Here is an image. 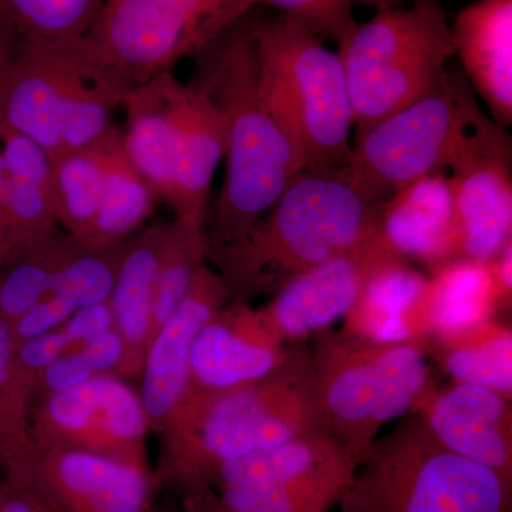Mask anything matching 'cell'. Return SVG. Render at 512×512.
<instances>
[{
	"mask_svg": "<svg viewBox=\"0 0 512 512\" xmlns=\"http://www.w3.org/2000/svg\"><path fill=\"white\" fill-rule=\"evenodd\" d=\"M320 430L311 353L303 342L289 343L284 362L259 382L229 392L188 389L157 433L154 480L178 494L211 487L222 464Z\"/></svg>",
	"mask_w": 512,
	"mask_h": 512,
	"instance_id": "cell-1",
	"label": "cell"
},
{
	"mask_svg": "<svg viewBox=\"0 0 512 512\" xmlns=\"http://www.w3.org/2000/svg\"><path fill=\"white\" fill-rule=\"evenodd\" d=\"M124 248L126 239L111 247L83 244L57 276L50 295L69 305L74 312L109 302Z\"/></svg>",
	"mask_w": 512,
	"mask_h": 512,
	"instance_id": "cell-34",
	"label": "cell"
},
{
	"mask_svg": "<svg viewBox=\"0 0 512 512\" xmlns=\"http://www.w3.org/2000/svg\"><path fill=\"white\" fill-rule=\"evenodd\" d=\"M0 512H53L35 488L0 478Z\"/></svg>",
	"mask_w": 512,
	"mask_h": 512,
	"instance_id": "cell-39",
	"label": "cell"
},
{
	"mask_svg": "<svg viewBox=\"0 0 512 512\" xmlns=\"http://www.w3.org/2000/svg\"><path fill=\"white\" fill-rule=\"evenodd\" d=\"M427 279L409 262L384 266L343 318V332L375 343H424L420 303Z\"/></svg>",
	"mask_w": 512,
	"mask_h": 512,
	"instance_id": "cell-26",
	"label": "cell"
},
{
	"mask_svg": "<svg viewBox=\"0 0 512 512\" xmlns=\"http://www.w3.org/2000/svg\"><path fill=\"white\" fill-rule=\"evenodd\" d=\"M30 487L53 512H156L150 468L86 451H37Z\"/></svg>",
	"mask_w": 512,
	"mask_h": 512,
	"instance_id": "cell-15",
	"label": "cell"
},
{
	"mask_svg": "<svg viewBox=\"0 0 512 512\" xmlns=\"http://www.w3.org/2000/svg\"><path fill=\"white\" fill-rule=\"evenodd\" d=\"M157 197L128 160L123 133L111 128L99 212L87 238L90 247H111L134 234L151 217Z\"/></svg>",
	"mask_w": 512,
	"mask_h": 512,
	"instance_id": "cell-27",
	"label": "cell"
},
{
	"mask_svg": "<svg viewBox=\"0 0 512 512\" xmlns=\"http://www.w3.org/2000/svg\"><path fill=\"white\" fill-rule=\"evenodd\" d=\"M16 39L18 37L13 35L12 30L5 23L0 22V119H2L3 100H5L13 56H15Z\"/></svg>",
	"mask_w": 512,
	"mask_h": 512,
	"instance_id": "cell-41",
	"label": "cell"
},
{
	"mask_svg": "<svg viewBox=\"0 0 512 512\" xmlns=\"http://www.w3.org/2000/svg\"><path fill=\"white\" fill-rule=\"evenodd\" d=\"M207 252V227L175 218L170 221L158 269L151 339L183 303L195 274L207 261Z\"/></svg>",
	"mask_w": 512,
	"mask_h": 512,
	"instance_id": "cell-32",
	"label": "cell"
},
{
	"mask_svg": "<svg viewBox=\"0 0 512 512\" xmlns=\"http://www.w3.org/2000/svg\"><path fill=\"white\" fill-rule=\"evenodd\" d=\"M0 150L6 174V259L60 225L49 154L35 141L3 126Z\"/></svg>",
	"mask_w": 512,
	"mask_h": 512,
	"instance_id": "cell-24",
	"label": "cell"
},
{
	"mask_svg": "<svg viewBox=\"0 0 512 512\" xmlns=\"http://www.w3.org/2000/svg\"><path fill=\"white\" fill-rule=\"evenodd\" d=\"M468 82L498 126L512 123V0H477L451 26Z\"/></svg>",
	"mask_w": 512,
	"mask_h": 512,
	"instance_id": "cell-21",
	"label": "cell"
},
{
	"mask_svg": "<svg viewBox=\"0 0 512 512\" xmlns=\"http://www.w3.org/2000/svg\"><path fill=\"white\" fill-rule=\"evenodd\" d=\"M259 89L305 170H342L352 156L348 80L338 52L288 15L252 20Z\"/></svg>",
	"mask_w": 512,
	"mask_h": 512,
	"instance_id": "cell-5",
	"label": "cell"
},
{
	"mask_svg": "<svg viewBox=\"0 0 512 512\" xmlns=\"http://www.w3.org/2000/svg\"><path fill=\"white\" fill-rule=\"evenodd\" d=\"M377 237L394 255L430 274L461 259L453 192L444 173L421 178L383 202Z\"/></svg>",
	"mask_w": 512,
	"mask_h": 512,
	"instance_id": "cell-19",
	"label": "cell"
},
{
	"mask_svg": "<svg viewBox=\"0 0 512 512\" xmlns=\"http://www.w3.org/2000/svg\"><path fill=\"white\" fill-rule=\"evenodd\" d=\"M382 204L357 190L345 168L303 170L241 237L208 249L207 261L229 302L252 303L375 237Z\"/></svg>",
	"mask_w": 512,
	"mask_h": 512,
	"instance_id": "cell-3",
	"label": "cell"
},
{
	"mask_svg": "<svg viewBox=\"0 0 512 512\" xmlns=\"http://www.w3.org/2000/svg\"><path fill=\"white\" fill-rule=\"evenodd\" d=\"M73 313L69 305L47 293L45 298L9 325L13 346L59 328Z\"/></svg>",
	"mask_w": 512,
	"mask_h": 512,
	"instance_id": "cell-37",
	"label": "cell"
},
{
	"mask_svg": "<svg viewBox=\"0 0 512 512\" xmlns=\"http://www.w3.org/2000/svg\"><path fill=\"white\" fill-rule=\"evenodd\" d=\"M416 413L448 450L512 480L511 399L454 383L447 389L434 386Z\"/></svg>",
	"mask_w": 512,
	"mask_h": 512,
	"instance_id": "cell-18",
	"label": "cell"
},
{
	"mask_svg": "<svg viewBox=\"0 0 512 512\" xmlns=\"http://www.w3.org/2000/svg\"><path fill=\"white\" fill-rule=\"evenodd\" d=\"M288 345L275 338L259 308L228 302L192 345V389L229 392L259 382L284 362Z\"/></svg>",
	"mask_w": 512,
	"mask_h": 512,
	"instance_id": "cell-17",
	"label": "cell"
},
{
	"mask_svg": "<svg viewBox=\"0 0 512 512\" xmlns=\"http://www.w3.org/2000/svg\"><path fill=\"white\" fill-rule=\"evenodd\" d=\"M484 117L470 82L446 69L429 93L356 134L345 173L382 204L407 185L444 173L461 138Z\"/></svg>",
	"mask_w": 512,
	"mask_h": 512,
	"instance_id": "cell-9",
	"label": "cell"
},
{
	"mask_svg": "<svg viewBox=\"0 0 512 512\" xmlns=\"http://www.w3.org/2000/svg\"><path fill=\"white\" fill-rule=\"evenodd\" d=\"M6 255V174L5 160L0 150V265Z\"/></svg>",
	"mask_w": 512,
	"mask_h": 512,
	"instance_id": "cell-42",
	"label": "cell"
},
{
	"mask_svg": "<svg viewBox=\"0 0 512 512\" xmlns=\"http://www.w3.org/2000/svg\"><path fill=\"white\" fill-rule=\"evenodd\" d=\"M491 262L457 259L429 275L420 303L424 343L456 338L510 305Z\"/></svg>",
	"mask_w": 512,
	"mask_h": 512,
	"instance_id": "cell-23",
	"label": "cell"
},
{
	"mask_svg": "<svg viewBox=\"0 0 512 512\" xmlns=\"http://www.w3.org/2000/svg\"><path fill=\"white\" fill-rule=\"evenodd\" d=\"M190 86L207 94L225 124V180L208 249L247 232L301 171V157L259 89L252 20L244 18L202 49Z\"/></svg>",
	"mask_w": 512,
	"mask_h": 512,
	"instance_id": "cell-2",
	"label": "cell"
},
{
	"mask_svg": "<svg viewBox=\"0 0 512 512\" xmlns=\"http://www.w3.org/2000/svg\"><path fill=\"white\" fill-rule=\"evenodd\" d=\"M448 168L461 259L487 264L512 242L510 134L485 116L461 138Z\"/></svg>",
	"mask_w": 512,
	"mask_h": 512,
	"instance_id": "cell-13",
	"label": "cell"
},
{
	"mask_svg": "<svg viewBox=\"0 0 512 512\" xmlns=\"http://www.w3.org/2000/svg\"><path fill=\"white\" fill-rule=\"evenodd\" d=\"M180 512H237L228 508L211 487H198L180 494Z\"/></svg>",
	"mask_w": 512,
	"mask_h": 512,
	"instance_id": "cell-40",
	"label": "cell"
},
{
	"mask_svg": "<svg viewBox=\"0 0 512 512\" xmlns=\"http://www.w3.org/2000/svg\"><path fill=\"white\" fill-rule=\"evenodd\" d=\"M13 340L8 323L0 318V470L12 483H32L37 448L33 439L35 396L13 367Z\"/></svg>",
	"mask_w": 512,
	"mask_h": 512,
	"instance_id": "cell-30",
	"label": "cell"
},
{
	"mask_svg": "<svg viewBox=\"0 0 512 512\" xmlns=\"http://www.w3.org/2000/svg\"><path fill=\"white\" fill-rule=\"evenodd\" d=\"M397 261L403 259L376 234L360 247L295 276L259 312L284 345L303 342L345 318L369 279Z\"/></svg>",
	"mask_w": 512,
	"mask_h": 512,
	"instance_id": "cell-14",
	"label": "cell"
},
{
	"mask_svg": "<svg viewBox=\"0 0 512 512\" xmlns=\"http://www.w3.org/2000/svg\"><path fill=\"white\" fill-rule=\"evenodd\" d=\"M178 80L173 73L158 74L138 84L123 106L127 130L124 150L158 201L168 204L173 192V101Z\"/></svg>",
	"mask_w": 512,
	"mask_h": 512,
	"instance_id": "cell-25",
	"label": "cell"
},
{
	"mask_svg": "<svg viewBox=\"0 0 512 512\" xmlns=\"http://www.w3.org/2000/svg\"><path fill=\"white\" fill-rule=\"evenodd\" d=\"M348 80L356 134L419 100L456 56L451 26L437 0L384 8L338 50Z\"/></svg>",
	"mask_w": 512,
	"mask_h": 512,
	"instance_id": "cell-8",
	"label": "cell"
},
{
	"mask_svg": "<svg viewBox=\"0 0 512 512\" xmlns=\"http://www.w3.org/2000/svg\"><path fill=\"white\" fill-rule=\"evenodd\" d=\"M254 6L256 0H107L86 39L138 86L198 55Z\"/></svg>",
	"mask_w": 512,
	"mask_h": 512,
	"instance_id": "cell-10",
	"label": "cell"
},
{
	"mask_svg": "<svg viewBox=\"0 0 512 512\" xmlns=\"http://www.w3.org/2000/svg\"><path fill=\"white\" fill-rule=\"evenodd\" d=\"M308 348L323 427L356 466L384 424L416 412L434 387L421 342L375 343L326 329Z\"/></svg>",
	"mask_w": 512,
	"mask_h": 512,
	"instance_id": "cell-6",
	"label": "cell"
},
{
	"mask_svg": "<svg viewBox=\"0 0 512 512\" xmlns=\"http://www.w3.org/2000/svg\"><path fill=\"white\" fill-rule=\"evenodd\" d=\"M454 383L512 396V332L495 319L456 338L426 343Z\"/></svg>",
	"mask_w": 512,
	"mask_h": 512,
	"instance_id": "cell-29",
	"label": "cell"
},
{
	"mask_svg": "<svg viewBox=\"0 0 512 512\" xmlns=\"http://www.w3.org/2000/svg\"><path fill=\"white\" fill-rule=\"evenodd\" d=\"M113 328V313H111L109 302L79 309L60 325V329L63 330L64 335L69 340L67 353L77 352V350L84 348L87 343L99 338L100 335ZM67 353H64V355H67Z\"/></svg>",
	"mask_w": 512,
	"mask_h": 512,
	"instance_id": "cell-38",
	"label": "cell"
},
{
	"mask_svg": "<svg viewBox=\"0 0 512 512\" xmlns=\"http://www.w3.org/2000/svg\"><path fill=\"white\" fill-rule=\"evenodd\" d=\"M272 6L282 15L301 20L319 36L343 42L355 30L350 0H256V5Z\"/></svg>",
	"mask_w": 512,
	"mask_h": 512,
	"instance_id": "cell-35",
	"label": "cell"
},
{
	"mask_svg": "<svg viewBox=\"0 0 512 512\" xmlns=\"http://www.w3.org/2000/svg\"><path fill=\"white\" fill-rule=\"evenodd\" d=\"M69 350V340L59 328L13 346V367L19 379L36 396V387L47 367Z\"/></svg>",
	"mask_w": 512,
	"mask_h": 512,
	"instance_id": "cell-36",
	"label": "cell"
},
{
	"mask_svg": "<svg viewBox=\"0 0 512 512\" xmlns=\"http://www.w3.org/2000/svg\"><path fill=\"white\" fill-rule=\"evenodd\" d=\"M32 430L37 451H86L148 467L150 421L140 392L123 377L100 375L39 397Z\"/></svg>",
	"mask_w": 512,
	"mask_h": 512,
	"instance_id": "cell-12",
	"label": "cell"
},
{
	"mask_svg": "<svg viewBox=\"0 0 512 512\" xmlns=\"http://www.w3.org/2000/svg\"><path fill=\"white\" fill-rule=\"evenodd\" d=\"M130 79L79 39H16L0 126L39 144L50 160L92 146L134 89Z\"/></svg>",
	"mask_w": 512,
	"mask_h": 512,
	"instance_id": "cell-4",
	"label": "cell"
},
{
	"mask_svg": "<svg viewBox=\"0 0 512 512\" xmlns=\"http://www.w3.org/2000/svg\"><path fill=\"white\" fill-rule=\"evenodd\" d=\"M170 222H161L126 239L109 299L114 329L123 340L119 377L140 379L153 335V311L161 252Z\"/></svg>",
	"mask_w": 512,
	"mask_h": 512,
	"instance_id": "cell-22",
	"label": "cell"
},
{
	"mask_svg": "<svg viewBox=\"0 0 512 512\" xmlns=\"http://www.w3.org/2000/svg\"><path fill=\"white\" fill-rule=\"evenodd\" d=\"M225 156V124L207 94L177 83L173 101V192L175 220L207 224L208 201Z\"/></svg>",
	"mask_w": 512,
	"mask_h": 512,
	"instance_id": "cell-20",
	"label": "cell"
},
{
	"mask_svg": "<svg viewBox=\"0 0 512 512\" xmlns=\"http://www.w3.org/2000/svg\"><path fill=\"white\" fill-rule=\"evenodd\" d=\"M107 0H0V22L22 39L67 40L92 29Z\"/></svg>",
	"mask_w": 512,
	"mask_h": 512,
	"instance_id": "cell-33",
	"label": "cell"
},
{
	"mask_svg": "<svg viewBox=\"0 0 512 512\" xmlns=\"http://www.w3.org/2000/svg\"><path fill=\"white\" fill-rule=\"evenodd\" d=\"M338 505L340 512H511L512 480L457 456L413 417L372 444Z\"/></svg>",
	"mask_w": 512,
	"mask_h": 512,
	"instance_id": "cell-7",
	"label": "cell"
},
{
	"mask_svg": "<svg viewBox=\"0 0 512 512\" xmlns=\"http://www.w3.org/2000/svg\"><path fill=\"white\" fill-rule=\"evenodd\" d=\"M356 468L345 448L320 430L222 464L211 488L237 512H328Z\"/></svg>",
	"mask_w": 512,
	"mask_h": 512,
	"instance_id": "cell-11",
	"label": "cell"
},
{
	"mask_svg": "<svg viewBox=\"0 0 512 512\" xmlns=\"http://www.w3.org/2000/svg\"><path fill=\"white\" fill-rule=\"evenodd\" d=\"M82 245L59 227L9 255L0 265V318L12 325L45 298Z\"/></svg>",
	"mask_w": 512,
	"mask_h": 512,
	"instance_id": "cell-28",
	"label": "cell"
},
{
	"mask_svg": "<svg viewBox=\"0 0 512 512\" xmlns=\"http://www.w3.org/2000/svg\"><path fill=\"white\" fill-rule=\"evenodd\" d=\"M110 131L92 146L70 151L52 161L60 228L83 244L92 231L103 197Z\"/></svg>",
	"mask_w": 512,
	"mask_h": 512,
	"instance_id": "cell-31",
	"label": "cell"
},
{
	"mask_svg": "<svg viewBox=\"0 0 512 512\" xmlns=\"http://www.w3.org/2000/svg\"><path fill=\"white\" fill-rule=\"evenodd\" d=\"M228 302L221 276L204 264L195 274L183 303L151 339L138 392L154 433L163 429L190 389V356L195 338Z\"/></svg>",
	"mask_w": 512,
	"mask_h": 512,
	"instance_id": "cell-16",
	"label": "cell"
}]
</instances>
